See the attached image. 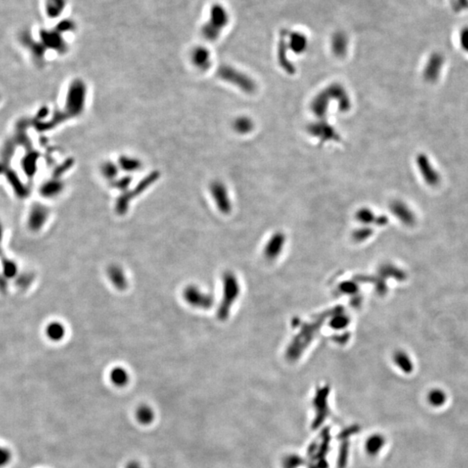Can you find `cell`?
<instances>
[{"mask_svg": "<svg viewBox=\"0 0 468 468\" xmlns=\"http://www.w3.org/2000/svg\"><path fill=\"white\" fill-rule=\"evenodd\" d=\"M223 295L221 302L217 310V316L220 321L227 319L231 312V306L239 298L241 286L238 278L231 271H225L222 277Z\"/></svg>", "mask_w": 468, "mask_h": 468, "instance_id": "cell-1", "label": "cell"}, {"mask_svg": "<svg viewBox=\"0 0 468 468\" xmlns=\"http://www.w3.org/2000/svg\"><path fill=\"white\" fill-rule=\"evenodd\" d=\"M229 22L227 10L219 4H215L210 8L209 19L201 29L204 38L213 42L219 38L222 31Z\"/></svg>", "mask_w": 468, "mask_h": 468, "instance_id": "cell-2", "label": "cell"}, {"mask_svg": "<svg viewBox=\"0 0 468 468\" xmlns=\"http://www.w3.org/2000/svg\"><path fill=\"white\" fill-rule=\"evenodd\" d=\"M414 163L419 178L428 188L435 189L441 185L442 181L441 172L428 154L418 153Z\"/></svg>", "mask_w": 468, "mask_h": 468, "instance_id": "cell-3", "label": "cell"}, {"mask_svg": "<svg viewBox=\"0 0 468 468\" xmlns=\"http://www.w3.org/2000/svg\"><path fill=\"white\" fill-rule=\"evenodd\" d=\"M218 76L225 82L236 86L245 93L252 94L255 92L257 88L256 82L249 76L229 65H223L219 68Z\"/></svg>", "mask_w": 468, "mask_h": 468, "instance_id": "cell-4", "label": "cell"}, {"mask_svg": "<svg viewBox=\"0 0 468 468\" xmlns=\"http://www.w3.org/2000/svg\"><path fill=\"white\" fill-rule=\"evenodd\" d=\"M86 95L87 89L84 82L81 80H76L71 83L66 101L68 115L79 116L85 107Z\"/></svg>", "mask_w": 468, "mask_h": 468, "instance_id": "cell-5", "label": "cell"}, {"mask_svg": "<svg viewBox=\"0 0 468 468\" xmlns=\"http://www.w3.org/2000/svg\"><path fill=\"white\" fill-rule=\"evenodd\" d=\"M183 298L186 304L190 306L201 310H208L213 307L214 298L210 293L205 292L202 290L195 286L189 285L185 286L182 292Z\"/></svg>", "mask_w": 468, "mask_h": 468, "instance_id": "cell-6", "label": "cell"}, {"mask_svg": "<svg viewBox=\"0 0 468 468\" xmlns=\"http://www.w3.org/2000/svg\"><path fill=\"white\" fill-rule=\"evenodd\" d=\"M157 178H158L157 173H153L151 175L147 176V178H145L143 181L139 183L137 185L136 189H134V192H125L124 194L121 197H119L118 200L116 201V213H118L119 215H123V214L127 213L128 207H129V204H130L131 201L133 200V198L136 196V195H140L141 193L143 192V190L147 189L150 185V183L154 182Z\"/></svg>", "mask_w": 468, "mask_h": 468, "instance_id": "cell-7", "label": "cell"}, {"mask_svg": "<svg viewBox=\"0 0 468 468\" xmlns=\"http://www.w3.org/2000/svg\"><path fill=\"white\" fill-rule=\"evenodd\" d=\"M210 193L219 212L224 214L230 213L231 210V200L225 184L219 180L213 181L210 185Z\"/></svg>", "mask_w": 468, "mask_h": 468, "instance_id": "cell-8", "label": "cell"}, {"mask_svg": "<svg viewBox=\"0 0 468 468\" xmlns=\"http://www.w3.org/2000/svg\"><path fill=\"white\" fill-rule=\"evenodd\" d=\"M308 131L312 136L319 139L322 143L338 141L340 139L338 131L332 125L325 121H317L309 125Z\"/></svg>", "mask_w": 468, "mask_h": 468, "instance_id": "cell-9", "label": "cell"}, {"mask_svg": "<svg viewBox=\"0 0 468 468\" xmlns=\"http://www.w3.org/2000/svg\"><path fill=\"white\" fill-rule=\"evenodd\" d=\"M49 217V210L42 205H37L31 208L28 215L27 225L32 231H38L45 225Z\"/></svg>", "mask_w": 468, "mask_h": 468, "instance_id": "cell-10", "label": "cell"}, {"mask_svg": "<svg viewBox=\"0 0 468 468\" xmlns=\"http://www.w3.org/2000/svg\"><path fill=\"white\" fill-rule=\"evenodd\" d=\"M332 100L338 102V109L342 112H346L350 110L351 107V101L350 96L346 89L339 83H333L326 88Z\"/></svg>", "mask_w": 468, "mask_h": 468, "instance_id": "cell-11", "label": "cell"}, {"mask_svg": "<svg viewBox=\"0 0 468 468\" xmlns=\"http://www.w3.org/2000/svg\"><path fill=\"white\" fill-rule=\"evenodd\" d=\"M107 276L110 283L118 291H125L128 288V281L123 268L117 264L109 265L107 269Z\"/></svg>", "mask_w": 468, "mask_h": 468, "instance_id": "cell-12", "label": "cell"}, {"mask_svg": "<svg viewBox=\"0 0 468 468\" xmlns=\"http://www.w3.org/2000/svg\"><path fill=\"white\" fill-rule=\"evenodd\" d=\"M41 39L44 47H48L57 52H64L66 51V43L64 42L62 33L57 31H43L41 32Z\"/></svg>", "mask_w": 468, "mask_h": 468, "instance_id": "cell-13", "label": "cell"}, {"mask_svg": "<svg viewBox=\"0 0 468 468\" xmlns=\"http://www.w3.org/2000/svg\"><path fill=\"white\" fill-rule=\"evenodd\" d=\"M332 98L329 95L328 91L324 89L322 91L319 92L316 95V97L313 98V100L310 104V109L313 112L315 116H317L318 118L322 119L325 116L328 111L329 105L332 102Z\"/></svg>", "mask_w": 468, "mask_h": 468, "instance_id": "cell-14", "label": "cell"}, {"mask_svg": "<svg viewBox=\"0 0 468 468\" xmlns=\"http://www.w3.org/2000/svg\"><path fill=\"white\" fill-rule=\"evenodd\" d=\"M285 242L286 237L282 232L273 234L265 245L264 253L266 259H274L277 258L283 250Z\"/></svg>", "mask_w": 468, "mask_h": 468, "instance_id": "cell-15", "label": "cell"}, {"mask_svg": "<svg viewBox=\"0 0 468 468\" xmlns=\"http://www.w3.org/2000/svg\"><path fill=\"white\" fill-rule=\"evenodd\" d=\"M191 60L199 70H207L212 64V56L206 47L198 46L192 52Z\"/></svg>", "mask_w": 468, "mask_h": 468, "instance_id": "cell-16", "label": "cell"}, {"mask_svg": "<svg viewBox=\"0 0 468 468\" xmlns=\"http://www.w3.org/2000/svg\"><path fill=\"white\" fill-rule=\"evenodd\" d=\"M287 46L293 53L300 55L303 54L308 48V39L304 34L299 31H294L292 33H287Z\"/></svg>", "mask_w": 468, "mask_h": 468, "instance_id": "cell-17", "label": "cell"}, {"mask_svg": "<svg viewBox=\"0 0 468 468\" xmlns=\"http://www.w3.org/2000/svg\"><path fill=\"white\" fill-rule=\"evenodd\" d=\"M46 338L54 343H58L64 339L66 335V328L59 321H52L45 326L44 330Z\"/></svg>", "mask_w": 468, "mask_h": 468, "instance_id": "cell-18", "label": "cell"}, {"mask_svg": "<svg viewBox=\"0 0 468 468\" xmlns=\"http://www.w3.org/2000/svg\"><path fill=\"white\" fill-rule=\"evenodd\" d=\"M348 37L344 32H337L332 37V49L336 57L344 58L348 52Z\"/></svg>", "mask_w": 468, "mask_h": 468, "instance_id": "cell-19", "label": "cell"}, {"mask_svg": "<svg viewBox=\"0 0 468 468\" xmlns=\"http://www.w3.org/2000/svg\"><path fill=\"white\" fill-rule=\"evenodd\" d=\"M288 50L289 49H288V46L286 43V37H281L279 45H278V52H277L278 61H279L281 67L283 68L287 73L294 74L296 71L295 67L293 66L292 62L290 61L289 58L287 57Z\"/></svg>", "mask_w": 468, "mask_h": 468, "instance_id": "cell-20", "label": "cell"}, {"mask_svg": "<svg viewBox=\"0 0 468 468\" xmlns=\"http://www.w3.org/2000/svg\"><path fill=\"white\" fill-rule=\"evenodd\" d=\"M390 210L402 222L407 223V222L413 220L412 211L409 207H407V204H405L403 201H393L392 203L390 204Z\"/></svg>", "mask_w": 468, "mask_h": 468, "instance_id": "cell-21", "label": "cell"}, {"mask_svg": "<svg viewBox=\"0 0 468 468\" xmlns=\"http://www.w3.org/2000/svg\"><path fill=\"white\" fill-rule=\"evenodd\" d=\"M356 219L365 225L372 224V223H377L379 225H384L386 223L387 219L385 217H377L375 213L368 209V208H362L359 210L356 213Z\"/></svg>", "mask_w": 468, "mask_h": 468, "instance_id": "cell-22", "label": "cell"}, {"mask_svg": "<svg viewBox=\"0 0 468 468\" xmlns=\"http://www.w3.org/2000/svg\"><path fill=\"white\" fill-rule=\"evenodd\" d=\"M66 7V0H45L46 14L51 19H57L64 13Z\"/></svg>", "mask_w": 468, "mask_h": 468, "instance_id": "cell-23", "label": "cell"}, {"mask_svg": "<svg viewBox=\"0 0 468 468\" xmlns=\"http://www.w3.org/2000/svg\"><path fill=\"white\" fill-rule=\"evenodd\" d=\"M232 127L239 134H249L254 128V122L248 116H241L235 119Z\"/></svg>", "mask_w": 468, "mask_h": 468, "instance_id": "cell-24", "label": "cell"}, {"mask_svg": "<svg viewBox=\"0 0 468 468\" xmlns=\"http://www.w3.org/2000/svg\"><path fill=\"white\" fill-rule=\"evenodd\" d=\"M110 381L114 385L117 387H123L129 381V375L127 370L122 367H116L112 368L110 374Z\"/></svg>", "mask_w": 468, "mask_h": 468, "instance_id": "cell-25", "label": "cell"}, {"mask_svg": "<svg viewBox=\"0 0 468 468\" xmlns=\"http://www.w3.org/2000/svg\"><path fill=\"white\" fill-rule=\"evenodd\" d=\"M119 166L123 170L132 173L139 170L142 167V163L138 159L123 155L119 159Z\"/></svg>", "mask_w": 468, "mask_h": 468, "instance_id": "cell-26", "label": "cell"}, {"mask_svg": "<svg viewBox=\"0 0 468 468\" xmlns=\"http://www.w3.org/2000/svg\"><path fill=\"white\" fill-rule=\"evenodd\" d=\"M154 416L155 414H154L152 408L147 405H142L137 408V419L143 424H149L152 423Z\"/></svg>", "mask_w": 468, "mask_h": 468, "instance_id": "cell-27", "label": "cell"}, {"mask_svg": "<svg viewBox=\"0 0 468 468\" xmlns=\"http://www.w3.org/2000/svg\"><path fill=\"white\" fill-rule=\"evenodd\" d=\"M446 395L442 390L434 389L429 395V402L435 407H441L446 402Z\"/></svg>", "mask_w": 468, "mask_h": 468, "instance_id": "cell-28", "label": "cell"}, {"mask_svg": "<svg viewBox=\"0 0 468 468\" xmlns=\"http://www.w3.org/2000/svg\"><path fill=\"white\" fill-rule=\"evenodd\" d=\"M102 173L104 178L108 179H114L118 174V167L111 161H108L103 165Z\"/></svg>", "mask_w": 468, "mask_h": 468, "instance_id": "cell-29", "label": "cell"}, {"mask_svg": "<svg viewBox=\"0 0 468 468\" xmlns=\"http://www.w3.org/2000/svg\"><path fill=\"white\" fill-rule=\"evenodd\" d=\"M383 443H384V441H383V439L381 436H376V437L372 438L370 441H369V443H368V449L370 451V453H375L378 452L383 447Z\"/></svg>", "mask_w": 468, "mask_h": 468, "instance_id": "cell-30", "label": "cell"}, {"mask_svg": "<svg viewBox=\"0 0 468 468\" xmlns=\"http://www.w3.org/2000/svg\"><path fill=\"white\" fill-rule=\"evenodd\" d=\"M12 459V453L6 447L0 445V467H3L9 463Z\"/></svg>", "mask_w": 468, "mask_h": 468, "instance_id": "cell-31", "label": "cell"}, {"mask_svg": "<svg viewBox=\"0 0 468 468\" xmlns=\"http://www.w3.org/2000/svg\"><path fill=\"white\" fill-rule=\"evenodd\" d=\"M348 323H349L348 317L342 316V315L335 316L332 321V326L335 329L344 328L345 326L348 325Z\"/></svg>", "mask_w": 468, "mask_h": 468, "instance_id": "cell-32", "label": "cell"}, {"mask_svg": "<svg viewBox=\"0 0 468 468\" xmlns=\"http://www.w3.org/2000/svg\"><path fill=\"white\" fill-rule=\"evenodd\" d=\"M74 28H75V24H74L73 22L69 20V19H65V20H63L58 24L57 31H59L60 33H64V32H69V31H72V30H74Z\"/></svg>", "mask_w": 468, "mask_h": 468, "instance_id": "cell-33", "label": "cell"}, {"mask_svg": "<svg viewBox=\"0 0 468 468\" xmlns=\"http://www.w3.org/2000/svg\"><path fill=\"white\" fill-rule=\"evenodd\" d=\"M371 235V230L368 228L364 227L358 229L354 231L353 237L356 241H362L366 240L367 238L369 237Z\"/></svg>", "mask_w": 468, "mask_h": 468, "instance_id": "cell-34", "label": "cell"}, {"mask_svg": "<svg viewBox=\"0 0 468 468\" xmlns=\"http://www.w3.org/2000/svg\"><path fill=\"white\" fill-rule=\"evenodd\" d=\"M340 290L344 293H354L356 292V286L352 282H344L341 285Z\"/></svg>", "mask_w": 468, "mask_h": 468, "instance_id": "cell-35", "label": "cell"}, {"mask_svg": "<svg viewBox=\"0 0 468 468\" xmlns=\"http://www.w3.org/2000/svg\"><path fill=\"white\" fill-rule=\"evenodd\" d=\"M396 362L398 363V365L400 364L401 368H403L404 370L406 371H410L411 366L409 364V362L407 361V358H404V356H401V355H397L396 356Z\"/></svg>", "mask_w": 468, "mask_h": 468, "instance_id": "cell-36", "label": "cell"}, {"mask_svg": "<svg viewBox=\"0 0 468 468\" xmlns=\"http://www.w3.org/2000/svg\"><path fill=\"white\" fill-rule=\"evenodd\" d=\"M131 179L129 177L127 178V177H124V178H122L121 179H119L118 181L116 182V186L117 189H121V190H123V189H126L128 186V184L130 183Z\"/></svg>", "mask_w": 468, "mask_h": 468, "instance_id": "cell-37", "label": "cell"}, {"mask_svg": "<svg viewBox=\"0 0 468 468\" xmlns=\"http://www.w3.org/2000/svg\"><path fill=\"white\" fill-rule=\"evenodd\" d=\"M126 468H143V467L141 466L140 464H139V463H137V462L133 461V462H130V463H128V465H127V466H126Z\"/></svg>", "mask_w": 468, "mask_h": 468, "instance_id": "cell-38", "label": "cell"}]
</instances>
